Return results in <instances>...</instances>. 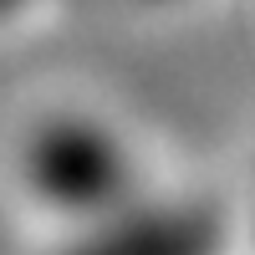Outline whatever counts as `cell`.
Returning a JSON list of instances; mask_svg holds the SVG:
<instances>
[{
  "instance_id": "cell-1",
  "label": "cell",
  "mask_w": 255,
  "mask_h": 255,
  "mask_svg": "<svg viewBox=\"0 0 255 255\" xmlns=\"http://www.w3.org/2000/svg\"><path fill=\"white\" fill-rule=\"evenodd\" d=\"M26 179L36 194L67 209H97L123 194V148L87 118H51L26 143Z\"/></svg>"
}]
</instances>
